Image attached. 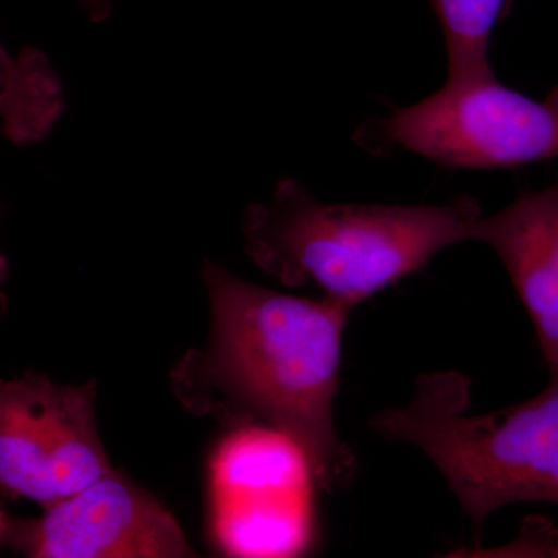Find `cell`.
I'll return each instance as SVG.
<instances>
[{
  "label": "cell",
  "mask_w": 558,
  "mask_h": 558,
  "mask_svg": "<svg viewBox=\"0 0 558 558\" xmlns=\"http://www.w3.org/2000/svg\"><path fill=\"white\" fill-rule=\"evenodd\" d=\"M211 332L171 373L172 391L194 416L226 427L269 425L310 458L318 487L336 492L357 457L336 427L341 344L351 307L286 295L205 260Z\"/></svg>",
  "instance_id": "obj_1"
},
{
  "label": "cell",
  "mask_w": 558,
  "mask_h": 558,
  "mask_svg": "<svg viewBox=\"0 0 558 558\" xmlns=\"http://www.w3.org/2000/svg\"><path fill=\"white\" fill-rule=\"evenodd\" d=\"M483 215L461 196L444 205L328 204L284 178L244 215L245 252L286 288L314 284L354 310L469 241Z\"/></svg>",
  "instance_id": "obj_2"
},
{
  "label": "cell",
  "mask_w": 558,
  "mask_h": 558,
  "mask_svg": "<svg viewBox=\"0 0 558 558\" xmlns=\"http://www.w3.org/2000/svg\"><path fill=\"white\" fill-rule=\"evenodd\" d=\"M470 380L457 371L425 374L407 405L373 417L389 439L413 444L439 469L476 539L495 510L517 502L558 506V369L534 398L468 414Z\"/></svg>",
  "instance_id": "obj_3"
},
{
  "label": "cell",
  "mask_w": 558,
  "mask_h": 558,
  "mask_svg": "<svg viewBox=\"0 0 558 558\" xmlns=\"http://www.w3.org/2000/svg\"><path fill=\"white\" fill-rule=\"evenodd\" d=\"M373 153L405 150L450 170H499L558 159V86L532 100L495 72L447 78L416 105L359 131Z\"/></svg>",
  "instance_id": "obj_4"
},
{
  "label": "cell",
  "mask_w": 558,
  "mask_h": 558,
  "mask_svg": "<svg viewBox=\"0 0 558 558\" xmlns=\"http://www.w3.org/2000/svg\"><path fill=\"white\" fill-rule=\"evenodd\" d=\"M314 469L269 425L231 428L209 461L213 542L229 557H299L317 538Z\"/></svg>",
  "instance_id": "obj_5"
},
{
  "label": "cell",
  "mask_w": 558,
  "mask_h": 558,
  "mask_svg": "<svg viewBox=\"0 0 558 558\" xmlns=\"http://www.w3.org/2000/svg\"><path fill=\"white\" fill-rule=\"evenodd\" d=\"M97 381L40 374L0 379V492L40 508L64 501L110 468L97 425Z\"/></svg>",
  "instance_id": "obj_6"
},
{
  "label": "cell",
  "mask_w": 558,
  "mask_h": 558,
  "mask_svg": "<svg viewBox=\"0 0 558 558\" xmlns=\"http://www.w3.org/2000/svg\"><path fill=\"white\" fill-rule=\"evenodd\" d=\"M39 519L10 517L7 545L33 558H190L185 532L150 492L119 470Z\"/></svg>",
  "instance_id": "obj_7"
},
{
  "label": "cell",
  "mask_w": 558,
  "mask_h": 558,
  "mask_svg": "<svg viewBox=\"0 0 558 558\" xmlns=\"http://www.w3.org/2000/svg\"><path fill=\"white\" fill-rule=\"evenodd\" d=\"M469 241L494 250L526 310L543 359L558 369V180L495 215H481Z\"/></svg>",
  "instance_id": "obj_8"
},
{
  "label": "cell",
  "mask_w": 558,
  "mask_h": 558,
  "mask_svg": "<svg viewBox=\"0 0 558 558\" xmlns=\"http://www.w3.org/2000/svg\"><path fill=\"white\" fill-rule=\"evenodd\" d=\"M65 109L64 87L47 54L25 47L11 53L0 43V131L17 146L49 137Z\"/></svg>",
  "instance_id": "obj_9"
},
{
  "label": "cell",
  "mask_w": 558,
  "mask_h": 558,
  "mask_svg": "<svg viewBox=\"0 0 558 558\" xmlns=\"http://www.w3.org/2000/svg\"><path fill=\"white\" fill-rule=\"evenodd\" d=\"M444 33L447 78L494 72L492 32L508 13L510 0H429Z\"/></svg>",
  "instance_id": "obj_10"
},
{
  "label": "cell",
  "mask_w": 558,
  "mask_h": 558,
  "mask_svg": "<svg viewBox=\"0 0 558 558\" xmlns=\"http://www.w3.org/2000/svg\"><path fill=\"white\" fill-rule=\"evenodd\" d=\"M80 2L94 22L108 20L112 11V0H80Z\"/></svg>",
  "instance_id": "obj_11"
},
{
  "label": "cell",
  "mask_w": 558,
  "mask_h": 558,
  "mask_svg": "<svg viewBox=\"0 0 558 558\" xmlns=\"http://www.w3.org/2000/svg\"><path fill=\"white\" fill-rule=\"evenodd\" d=\"M7 300L3 293L0 292V312L5 310ZM10 515H7L5 510L0 508V545H5L7 531H9Z\"/></svg>",
  "instance_id": "obj_12"
},
{
  "label": "cell",
  "mask_w": 558,
  "mask_h": 558,
  "mask_svg": "<svg viewBox=\"0 0 558 558\" xmlns=\"http://www.w3.org/2000/svg\"><path fill=\"white\" fill-rule=\"evenodd\" d=\"M7 275H9V264H7V259L0 255V288H2L3 282H5Z\"/></svg>",
  "instance_id": "obj_13"
}]
</instances>
